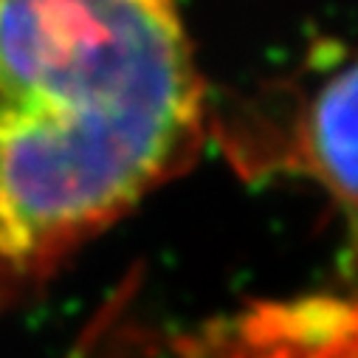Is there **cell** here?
I'll use <instances>...</instances> for the list:
<instances>
[{
	"instance_id": "obj_1",
	"label": "cell",
	"mask_w": 358,
	"mask_h": 358,
	"mask_svg": "<svg viewBox=\"0 0 358 358\" xmlns=\"http://www.w3.org/2000/svg\"><path fill=\"white\" fill-rule=\"evenodd\" d=\"M209 113L175 0H0V313L181 175Z\"/></svg>"
},
{
	"instance_id": "obj_2",
	"label": "cell",
	"mask_w": 358,
	"mask_h": 358,
	"mask_svg": "<svg viewBox=\"0 0 358 358\" xmlns=\"http://www.w3.org/2000/svg\"><path fill=\"white\" fill-rule=\"evenodd\" d=\"M209 136L251 181L299 178L358 215V57L259 96L251 119L209 116Z\"/></svg>"
},
{
	"instance_id": "obj_3",
	"label": "cell",
	"mask_w": 358,
	"mask_h": 358,
	"mask_svg": "<svg viewBox=\"0 0 358 358\" xmlns=\"http://www.w3.org/2000/svg\"><path fill=\"white\" fill-rule=\"evenodd\" d=\"M172 358H358V282L251 302L175 341Z\"/></svg>"
}]
</instances>
